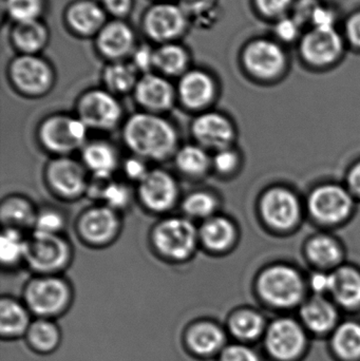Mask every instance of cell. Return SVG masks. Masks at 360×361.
Returning a JSON list of instances; mask_svg holds the SVG:
<instances>
[{
	"instance_id": "6da1fadb",
	"label": "cell",
	"mask_w": 360,
	"mask_h": 361,
	"mask_svg": "<svg viewBox=\"0 0 360 361\" xmlns=\"http://www.w3.org/2000/svg\"><path fill=\"white\" fill-rule=\"evenodd\" d=\"M123 139L135 156L163 161L175 154L178 135L175 127L156 114H137L128 118Z\"/></svg>"
},
{
	"instance_id": "7a4b0ae2",
	"label": "cell",
	"mask_w": 360,
	"mask_h": 361,
	"mask_svg": "<svg viewBox=\"0 0 360 361\" xmlns=\"http://www.w3.org/2000/svg\"><path fill=\"white\" fill-rule=\"evenodd\" d=\"M256 288L264 302L278 309H289L304 300L306 283L295 264L275 262L260 271Z\"/></svg>"
},
{
	"instance_id": "3957f363",
	"label": "cell",
	"mask_w": 360,
	"mask_h": 361,
	"mask_svg": "<svg viewBox=\"0 0 360 361\" xmlns=\"http://www.w3.org/2000/svg\"><path fill=\"white\" fill-rule=\"evenodd\" d=\"M356 202L346 185L340 184L338 180H327L309 191L306 209L315 224L337 227L352 216Z\"/></svg>"
},
{
	"instance_id": "277c9868",
	"label": "cell",
	"mask_w": 360,
	"mask_h": 361,
	"mask_svg": "<svg viewBox=\"0 0 360 361\" xmlns=\"http://www.w3.org/2000/svg\"><path fill=\"white\" fill-rule=\"evenodd\" d=\"M258 214L268 231L285 235L294 233L302 224L304 207L296 190L285 184H274L260 195Z\"/></svg>"
},
{
	"instance_id": "5b68a950",
	"label": "cell",
	"mask_w": 360,
	"mask_h": 361,
	"mask_svg": "<svg viewBox=\"0 0 360 361\" xmlns=\"http://www.w3.org/2000/svg\"><path fill=\"white\" fill-rule=\"evenodd\" d=\"M199 240V231L187 219L171 216L159 222L151 233L154 250L163 258L184 261L190 258Z\"/></svg>"
},
{
	"instance_id": "8992f818",
	"label": "cell",
	"mask_w": 360,
	"mask_h": 361,
	"mask_svg": "<svg viewBox=\"0 0 360 361\" xmlns=\"http://www.w3.org/2000/svg\"><path fill=\"white\" fill-rule=\"evenodd\" d=\"M71 296L69 284L65 280L56 276H40L27 283L25 302L34 315L49 319L67 309Z\"/></svg>"
},
{
	"instance_id": "52a82bcc",
	"label": "cell",
	"mask_w": 360,
	"mask_h": 361,
	"mask_svg": "<svg viewBox=\"0 0 360 361\" xmlns=\"http://www.w3.org/2000/svg\"><path fill=\"white\" fill-rule=\"evenodd\" d=\"M70 258L71 247L59 235L34 231L27 240L25 261L40 275H53L65 269Z\"/></svg>"
},
{
	"instance_id": "ba28073f",
	"label": "cell",
	"mask_w": 360,
	"mask_h": 361,
	"mask_svg": "<svg viewBox=\"0 0 360 361\" xmlns=\"http://www.w3.org/2000/svg\"><path fill=\"white\" fill-rule=\"evenodd\" d=\"M88 129L80 118L59 114L42 122L38 137L46 150L65 156L84 146Z\"/></svg>"
},
{
	"instance_id": "9c48e42d",
	"label": "cell",
	"mask_w": 360,
	"mask_h": 361,
	"mask_svg": "<svg viewBox=\"0 0 360 361\" xmlns=\"http://www.w3.org/2000/svg\"><path fill=\"white\" fill-rule=\"evenodd\" d=\"M122 114L118 99L108 91H89L78 102L77 118L89 129L112 130L118 126Z\"/></svg>"
},
{
	"instance_id": "30bf717a",
	"label": "cell",
	"mask_w": 360,
	"mask_h": 361,
	"mask_svg": "<svg viewBox=\"0 0 360 361\" xmlns=\"http://www.w3.org/2000/svg\"><path fill=\"white\" fill-rule=\"evenodd\" d=\"M137 195L147 209L166 212L177 203L179 186L170 173L162 169H154L139 183Z\"/></svg>"
},
{
	"instance_id": "8fae6325",
	"label": "cell",
	"mask_w": 360,
	"mask_h": 361,
	"mask_svg": "<svg viewBox=\"0 0 360 361\" xmlns=\"http://www.w3.org/2000/svg\"><path fill=\"white\" fill-rule=\"evenodd\" d=\"M46 178L50 188L65 199H75L88 188L84 165L67 157L49 163Z\"/></svg>"
},
{
	"instance_id": "7c38bea8",
	"label": "cell",
	"mask_w": 360,
	"mask_h": 361,
	"mask_svg": "<svg viewBox=\"0 0 360 361\" xmlns=\"http://www.w3.org/2000/svg\"><path fill=\"white\" fill-rule=\"evenodd\" d=\"M192 133L199 145L215 152L232 147L236 130L232 121L220 112H206L194 118Z\"/></svg>"
},
{
	"instance_id": "4fadbf2b",
	"label": "cell",
	"mask_w": 360,
	"mask_h": 361,
	"mask_svg": "<svg viewBox=\"0 0 360 361\" xmlns=\"http://www.w3.org/2000/svg\"><path fill=\"white\" fill-rule=\"evenodd\" d=\"M120 222L116 210L108 206L89 208L78 219L77 231L82 239L92 245H105L116 239Z\"/></svg>"
},
{
	"instance_id": "5bb4252c",
	"label": "cell",
	"mask_w": 360,
	"mask_h": 361,
	"mask_svg": "<svg viewBox=\"0 0 360 361\" xmlns=\"http://www.w3.org/2000/svg\"><path fill=\"white\" fill-rule=\"evenodd\" d=\"M266 345L273 357L289 361L302 353L306 345V336L297 322L283 318L273 322L268 329Z\"/></svg>"
},
{
	"instance_id": "9a60e30c",
	"label": "cell",
	"mask_w": 360,
	"mask_h": 361,
	"mask_svg": "<svg viewBox=\"0 0 360 361\" xmlns=\"http://www.w3.org/2000/svg\"><path fill=\"white\" fill-rule=\"evenodd\" d=\"M10 74L18 90L29 95L42 94L52 85V72L48 63L34 55L17 57L11 65Z\"/></svg>"
},
{
	"instance_id": "2e32d148",
	"label": "cell",
	"mask_w": 360,
	"mask_h": 361,
	"mask_svg": "<svg viewBox=\"0 0 360 361\" xmlns=\"http://www.w3.org/2000/svg\"><path fill=\"white\" fill-rule=\"evenodd\" d=\"M304 257L315 269L332 271L344 264V246L331 233H315L304 244Z\"/></svg>"
},
{
	"instance_id": "e0dca14e",
	"label": "cell",
	"mask_w": 360,
	"mask_h": 361,
	"mask_svg": "<svg viewBox=\"0 0 360 361\" xmlns=\"http://www.w3.org/2000/svg\"><path fill=\"white\" fill-rule=\"evenodd\" d=\"M244 63L254 75L270 80L280 73L285 66V55L277 44L258 40L245 51Z\"/></svg>"
},
{
	"instance_id": "ac0fdd59",
	"label": "cell",
	"mask_w": 360,
	"mask_h": 361,
	"mask_svg": "<svg viewBox=\"0 0 360 361\" xmlns=\"http://www.w3.org/2000/svg\"><path fill=\"white\" fill-rule=\"evenodd\" d=\"M183 10L175 4H163L154 6L146 15L145 27L150 36L158 40L177 37L185 27Z\"/></svg>"
},
{
	"instance_id": "d6986e66",
	"label": "cell",
	"mask_w": 360,
	"mask_h": 361,
	"mask_svg": "<svg viewBox=\"0 0 360 361\" xmlns=\"http://www.w3.org/2000/svg\"><path fill=\"white\" fill-rule=\"evenodd\" d=\"M137 101L151 114L168 110L175 101V91L168 80L156 74H146L135 86Z\"/></svg>"
},
{
	"instance_id": "ffe728a7",
	"label": "cell",
	"mask_w": 360,
	"mask_h": 361,
	"mask_svg": "<svg viewBox=\"0 0 360 361\" xmlns=\"http://www.w3.org/2000/svg\"><path fill=\"white\" fill-rule=\"evenodd\" d=\"M302 53L306 61L315 65L331 63L342 51V39L333 27H315L304 38Z\"/></svg>"
},
{
	"instance_id": "44dd1931",
	"label": "cell",
	"mask_w": 360,
	"mask_h": 361,
	"mask_svg": "<svg viewBox=\"0 0 360 361\" xmlns=\"http://www.w3.org/2000/svg\"><path fill=\"white\" fill-rule=\"evenodd\" d=\"M238 231L236 224L228 216H215L204 221L199 229V240L211 252H228L237 243Z\"/></svg>"
},
{
	"instance_id": "7402d4cb",
	"label": "cell",
	"mask_w": 360,
	"mask_h": 361,
	"mask_svg": "<svg viewBox=\"0 0 360 361\" xmlns=\"http://www.w3.org/2000/svg\"><path fill=\"white\" fill-rule=\"evenodd\" d=\"M215 91L211 76L198 70L184 74L178 88L183 105L192 110L203 109L209 106L213 102Z\"/></svg>"
},
{
	"instance_id": "603a6c76",
	"label": "cell",
	"mask_w": 360,
	"mask_h": 361,
	"mask_svg": "<svg viewBox=\"0 0 360 361\" xmlns=\"http://www.w3.org/2000/svg\"><path fill=\"white\" fill-rule=\"evenodd\" d=\"M332 290L330 294L336 303L346 309L360 305V269L353 264H342L332 271Z\"/></svg>"
},
{
	"instance_id": "cb8c5ba5",
	"label": "cell",
	"mask_w": 360,
	"mask_h": 361,
	"mask_svg": "<svg viewBox=\"0 0 360 361\" xmlns=\"http://www.w3.org/2000/svg\"><path fill=\"white\" fill-rule=\"evenodd\" d=\"M225 334L217 324L201 322L188 329L186 345L196 355L207 357L223 351Z\"/></svg>"
},
{
	"instance_id": "d4e9b609",
	"label": "cell",
	"mask_w": 360,
	"mask_h": 361,
	"mask_svg": "<svg viewBox=\"0 0 360 361\" xmlns=\"http://www.w3.org/2000/svg\"><path fill=\"white\" fill-rule=\"evenodd\" d=\"M82 159L85 169L99 179H110L118 169V152L106 142H92L85 145Z\"/></svg>"
},
{
	"instance_id": "484cf974",
	"label": "cell",
	"mask_w": 360,
	"mask_h": 361,
	"mask_svg": "<svg viewBox=\"0 0 360 361\" xmlns=\"http://www.w3.org/2000/svg\"><path fill=\"white\" fill-rule=\"evenodd\" d=\"M97 44L101 52L106 56L120 59L132 50L135 36L128 25L120 21H114L101 27Z\"/></svg>"
},
{
	"instance_id": "4316f807",
	"label": "cell",
	"mask_w": 360,
	"mask_h": 361,
	"mask_svg": "<svg viewBox=\"0 0 360 361\" xmlns=\"http://www.w3.org/2000/svg\"><path fill=\"white\" fill-rule=\"evenodd\" d=\"M300 316L306 328L315 333H327L337 322L335 305L325 296L314 295L300 310Z\"/></svg>"
},
{
	"instance_id": "83f0119b",
	"label": "cell",
	"mask_w": 360,
	"mask_h": 361,
	"mask_svg": "<svg viewBox=\"0 0 360 361\" xmlns=\"http://www.w3.org/2000/svg\"><path fill=\"white\" fill-rule=\"evenodd\" d=\"M27 305L13 298H2L0 302V333L6 338H17L27 334L30 326Z\"/></svg>"
},
{
	"instance_id": "f1b7e54d",
	"label": "cell",
	"mask_w": 360,
	"mask_h": 361,
	"mask_svg": "<svg viewBox=\"0 0 360 361\" xmlns=\"http://www.w3.org/2000/svg\"><path fill=\"white\" fill-rule=\"evenodd\" d=\"M105 13L99 4L89 0L76 2L68 11V23L76 32L85 35L103 27Z\"/></svg>"
},
{
	"instance_id": "f546056e",
	"label": "cell",
	"mask_w": 360,
	"mask_h": 361,
	"mask_svg": "<svg viewBox=\"0 0 360 361\" xmlns=\"http://www.w3.org/2000/svg\"><path fill=\"white\" fill-rule=\"evenodd\" d=\"M94 182L89 183V195L93 199L104 201L106 206L114 210L124 209L131 201V192L123 183L114 182L111 179L94 178Z\"/></svg>"
},
{
	"instance_id": "4dcf8cb0",
	"label": "cell",
	"mask_w": 360,
	"mask_h": 361,
	"mask_svg": "<svg viewBox=\"0 0 360 361\" xmlns=\"http://www.w3.org/2000/svg\"><path fill=\"white\" fill-rule=\"evenodd\" d=\"M0 216L6 227L19 229L34 227L37 214L25 197H10L2 202Z\"/></svg>"
},
{
	"instance_id": "1f68e13d",
	"label": "cell",
	"mask_w": 360,
	"mask_h": 361,
	"mask_svg": "<svg viewBox=\"0 0 360 361\" xmlns=\"http://www.w3.org/2000/svg\"><path fill=\"white\" fill-rule=\"evenodd\" d=\"M25 336L32 349L42 354L55 351L61 343L58 326L46 318H38L32 322Z\"/></svg>"
},
{
	"instance_id": "d6a6232c",
	"label": "cell",
	"mask_w": 360,
	"mask_h": 361,
	"mask_svg": "<svg viewBox=\"0 0 360 361\" xmlns=\"http://www.w3.org/2000/svg\"><path fill=\"white\" fill-rule=\"evenodd\" d=\"M177 169L190 177L204 176L211 167V158L200 145H186L175 154Z\"/></svg>"
},
{
	"instance_id": "836d02e7",
	"label": "cell",
	"mask_w": 360,
	"mask_h": 361,
	"mask_svg": "<svg viewBox=\"0 0 360 361\" xmlns=\"http://www.w3.org/2000/svg\"><path fill=\"white\" fill-rule=\"evenodd\" d=\"M230 332L240 341H253L261 335L264 328L262 316L253 310H239L230 318Z\"/></svg>"
},
{
	"instance_id": "e575fe53",
	"label": "cell",
	"mask_w": 360,
	"mask_h": 361,
	"mask_svg": "<svg viewBox=\"0 0 360 361\" xmlns=\"http://www.w3.org/2000/svg\"><path fill=\"white\" fill-rule=\"evenodd\" d=\"M13 40L27 54L37 52L46 44V27L37 20L18 23L13 31Z\"/></svg>"
},
{
	"instance_id": "d590c367",
	"label": "cell",
	"mask_w": 360,
	"mask_h": 361,
	"mask_svg": "<svg viewBox=\"0 0 360 361\" xmlns=\"http://www.w3.org/2000/svg\"><path fill=\"white\" fill-rule=\"evenodd\" d=\"M333 348L342 360H355L360 357V326L346 322L336 330Z\"/></svg>"
},
{
	"instance_id": "8d00e7d4",
	"label": "cell",
	"mask_w": 360,
	"mask_h": 361,
	"mask_svg": "<svg viewBox=\"0 0 360 361\" xmlns=\"http://www.w3.org/2000/svg\"><path fill=\"white\" fill-rule=\"evenodd\" d=\"M137 68L132 63H118L110 65L104 73L108 89L114 93H126L137 86Z\"/></svg>"
},
{
	"instance_id": "74e56055",
	"label": "cell",
	"mask_w": 360,
	"mask_h": 361,
	"mask_svg": "<svg viewBox=\"0 0 360 361\" xmlns=\"http://www.w3.org/2000/svg\"><path fill=\"white\" fill-rule=\"evenodd\" d=\"M187 54L182 47L165 44L154 51V67L167 75H178L185 70Z\"/></svg>"
},
{
	"instance_id": "f35d334b",
	"label": "cell",
	"mask_w": 360,
	"mask_h": 361,
	"mask_svg": "<svg viewBox=\"0 0 360 361\" xmlns=\"http://www.w3.org/2000/svg\"><path fill=\"white\" fill-rule=\"evenodd\" d=\"M27 240L23 237L19 229L6 227L0 239V259L2 264L13 267L25 260Z\"/></svg>"
},
{
	"instance_id": "ab89813d",
	"label": "cell",
	"mask_w": 360,
	"mask_h": 361,
	"mask_svg": "<svg viewBox=\"0 0 360 361\" xmlns=\"http://www.w3.org/2000/svg\"><path fill=\"white\" fill-rule=\"evenodd\" d=\"M219 202L217 197L206 190L194 191L184 199L182 209L184 214L194 219H207L215 216Z\"/></svg>"
},
{
	"instance_id": "60d3db41",
	"label": "cell",
	"mask_w": 360,
	"mask_h": 361,
	"mask_svg": "<svg viewBox=\"0 0 360 361\" xmlns=\"http://www.w3.org/2000/svg\"><path fill=\"white\" fill-rule=\"evenodd\" d=\"M8 13L18 23L37 20L42 10V0H6Z\"/></svg>"
},
{
	"instance_id": "b9f144b4",
	"label": "cell",
	"mask_w": 360,
	"mask_h": 361,
	"mask_svg": "<svg viewBox=\"0 0 360 361\" xmlns=\"http://www.w3.org/2000/svg\"><path fill=\"white\" fill-rule=\"evenodd\" d=\"M240 161V154L232 146L216 152L215 156L211 158V167L220 175L228 176L237 171Z\"/></svg>"
},
{
	"instance_id": "7bdbcfd3",
	"label": "cell",
	"mask_w": 360,
	"mask_h": 361,
	"mask_svg": "<svg viewBox=\"0 0 360 361\" xmlns=\"http://www.w3.org/2000/svg\"><path fill=\"white\" fill-rule=\"evenodd\" d=\"M65 226L63 216L55 210H44L36 216L35 231L59 235V231Z\"/></svg>"
},
{
	"instance_id": "ee69618b",
	"label": "cell",
	"mask_w": 360,
	"mask_h": 361,
	"mask_svg": "<svg viewBox=\"0 0 360 361\" xmlns=\"http://www.w3.org/2000/svg\"><path fill=\"white\" fill-rule=\"evenodd\" d=\"M332 283V271L315 269L309 278V286L317 296H325V294L331 293Z\"/></svg>"
},
{
	"instance_id": "f6af8a7d",
	"label": "cell",
	"mask_w": 360,
	"mask_h": 361,
	"mask_svg": "<svg viewBox=\"0 0 360 361\" xmlns=\"http://www.w3.org/2000/svg\"><path fill=\"white\" fill-rule=\"evenodd\" d=\"M219 361H260L257 354L243 345H232L224 348Z\"/></svg>"
},
{
	"instance_id": "bcb514c9",
	"label": "cell",
	"mask_w": 360,
	"mask_h": 361,
	"mask_svg": "<svg viewBox=\"0 0 360 361\" xmlns=\"http://www.w3.org/2000/svg\"><path fill=\"white\" fill-rule=\"evenodd\" d=\"M143 160L144 159L135 156V158H130L125 162L124 171L129 179L139 183L149 173Z\"/></svg>"
},
{
	"instance_id": "7dc6e473",
	"label": "cell",
	"mask_w": 360,
	"mask_h": 361,
	"mask_svg": "<svg viewBox=\"0 0 360 361\" xmlns=\"http://www.w3.org/2000/svg\"><path fill=\"white\" fill-rule=\"evenodd\" d=\"M345 185L360 202V159L352 163L345 177Z\"/></svg>"
},
{
	"instance_id": "c3c4849f",
	"label": "cell",
	"mask_w": 360,
	"mask_h": 361,
	"mask_svg": "<svg viewBox=\"0 0 360 361\" xmlns=\"http://www.w3.org/2000/svg\"><path fill=\"white\" fill-rule=\"evenodd\" d=\"M133 66L137 70L148 71L154 67V51L150 50L148 47H141L135 50L133 54Z\"/></svg>"
},
{
	"instance_id": "681fc988",
	"label": "cell",
	"mask_w": 360,
	"mask_h": 361,
	"mask_svg": "<svg viewBox=\"0 0 360 361\" xmlns=\"http://www.w3.org/2000/svg\"><path fill=\"white\" fill-rule=\"evenodd\" d=\"M260 10L266 14L277 15L283 13L291 4V0H257Z\"/></svg>"
},
{
	"instance_id": "f907efd6",
	"label": "cell",
	"mask_w": 360,
	"mask_h": 361,
	"mask_svg": "<svg viewBox=\"0 0 360 361\" xmlns=\"http://www.w3.org/2000/svg\"><path fill=\"white\" fill-rule=\"evenodd\" d=\"M312 20L314 23L315 27H321V29H329L333 27L334 17L329 10L323 8H315L312 14Z\"/></svg>"
},
{
	"instance_id": "816d5d0a",
	"label": "cell",
	"mask_w": 360,
	"mask_h": 361,
	"mask_svg": "<svg viewBox=\"0 0 360 361\" xmlns=\"http://www.w3.org/2000/svg\"><path fill=\"white\" fill-rule=\"evenodd\" d=\"M276 31L283 40H292L297 36L298 27L295 21L292 19H283L277 25Z\"/></svg>"
},
{
	"instance_id": "f5cc1de1",
	"label": "cell",
	"mask_w": 360,
	"mask_h": 361,
	"mask_svg": "<svg viewBox=\"0 0 360 361\" xmlns=\"http://www.w3.org/2000/svg\"><path fill=\"white\" fill-rule=\"evenodd\" d=\"M104 6L111 14L123 16L130 10L131 0H104Z\"/></svg>"
},
{
	"instance_id": "db71d44e",
	"label": "cell",
	"mask_w": 360,
	"mask_h": 361,
	"mask_svg": "<svg viewBox=\"0 0 360 361\" xmlns=\"http://www.w3.org/2000/svg\"><path fill=\"white\" fill-rule=\"evenodd\" d=\"M348 34L351 42L360 47V13L354 15L349 21Z\"/></svg>"
},
{
	"instance_id": "11a10c76",
	"label": "cell",
	"mask_w": 360,
	"mask_h": 361,
	"mask_svg": "<svg viewBox=\"0 0 360 361\" xmlns=\"http://www.w3.org/2000/svg\"><path fill=\"white\" fill-rule=\"evenodd\" d=\"M209 0H184V4L188 8L192 10H198V8H204Z\"/></svg>"
}]
</instances>
